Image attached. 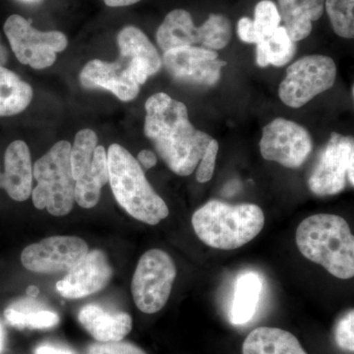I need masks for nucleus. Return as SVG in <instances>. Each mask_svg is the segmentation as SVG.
I'll list each match as a JSON object with an SVG mask.
<instances>
[{"instance_id": "obj_1", "label": "nucleus", "mask_w": 354, "mask_h": 354, "mask_svg": "<svg viewBox=\"0 0 354 354\" xmlns=\"http://www.w3.org/2000/svg\"><path fill=\"white\" fill-rule=\"evenodd\" d=\"M145 109L147 138L172 172L180 176H190L213 138L193 127L183 102L165 93L151 95Z\"/></svg>"}, {"instance_id": "obj_2", "label": "nucleus", "mask_w": 354, "mask_h": 354, "mask_svg": "<svg viewBox=\"0 0 354 354\" xmlns=\"http://www.w3.org/2000/svg\"><path fill=\"white\" fill-rule=\"evenodd\" d=\"M295 241L305 258L325 268L335 278L354 276V237L348 221L330 214H317L298 225Z\"/></svg>"}, {"instance_id": "obj_3", "label": "nucleus", "mask_w": 354, "mask_h": 354, "mask_svg": "<svg viewBox=\"0 0 354 354\" xmlns=\"http://www.w3.org/2000/svg\"><path fill=\"white\" fill-rule=\"evenodd\" d=\"M192 225L198 239L207 246L234 250L262 232L265 215L255 204L230 205L212 200L193 214Z\"/></svg>"}, {"instance_id": "obj_4", "label": "nucleus", "mask_w": 354, "mask_h": 354, "mask_svg": "<svg viewBox=\"0 0 354 354\" xmlns=\"http://www.w3.org/2000/svg\"><path fill=\"white\" fill-rule=\"evenodd\" d=\"M106 153L109 183L121 208L147 225H156L167 218V205L149 183L138 160L118 144L111 145Z\"/></svg>"}, {"instance_id": "obj_5", "label": "nucleus", "mask_w": 354, "mask_h": 354, "mask_svg": "<svg viewBox=\"0 0 354 354\" xmlns=\"http://www.w3.org/2000/svg\"><path fill=\"white\" fill-rule=\"evenodd\" d=\"M71 144L59 141L39 158L32 169L38 185L32 190L34 206L50 215H68L75 202V179L70 164Z\"/></svg>"}, {"instance_id": "obj_6", "label": "nucleus", "mask_w": 354, "mask_h": 354, "mask_svg": "<svg viewBox=\"0 0 354 354\" xmlns=\"http://www.w3.org/2000/svg\"><path fill=\"white\" fill-rule=\"evenodd\" d=\"M176 278V266L160 249L147 251L140 258L131 283L133 299L140 311L157 313L164 308Z\"/></svg>"}, {"instance_id": "obj_7", "label": "nucleus", "mask_w": 354, "mask_h": 354, "mask_svg": "<svg viewBox=\"0 0 354 354\" xmlns=\"http://www.w3.org/2000/svg\"><path fill=\"white\" fill-rule=\"evenodd\" d=\"M337 66L325 55H307L286 70V76L279 88V97L286 106L299 109L316 95L334 86Z\"/></svg>"}, {"instance_id": "obj_8", "label": "nucleus", "mask_w": 354, "mask_h": 354, "mask_svg": "<svg viewBox=\"0 0 354 354\" xmlns=\"http://www.w3.org/2000/svg\"><path fill=\"white\" fill-rule=\"evenodd\" d=\"M9 44L21 64L44 69L57 60V53L67 48L68 41L62 32H41L20 15H11L4 24Z\"/></svg>"}, {"instance_id": "obj_9", "label": "nucleus", "mask_w": 354, "mask_h": 354, "mask_svg": "<svg viewBox=\"0 0 354 354\" xmlns=\"http://www.w3.org/2000/svg\"><path fill=\"white\" fill-rule=\"evenodd\" d=\"M348 181L353 187V137L333 132L309 177V189L317 196H332L344 191Z\"/></svg>"}, {"instance_id": "obj_10", "label": "nucleus", "mask_w": 354, "mask_h": 354, "mask_svg": "<svg viewBox=\"0 0 354 354\" xmlns=\"http://www.w3.org/2000/svg\"><path fill=\"white\" fill-rule=\"evenodd\" d=\"M313 150L309 132L298 123L276 118L266 125L260 141L262 157L288 169H297Z\"/></svg>"}, {"instance_id": "obj_11", "label": "nucleus", "mask_w": 354, "mask_h": 354, "mask_svg": "<svg viewBox=\"0 0 354 354\" xmlns=\"http://www.w3.org/2000/svg\"><path fill=\"white\" fill-rule=\"evenodd\" d=\"M162 64L179 82L211 87L220 80L227 62L218 59L215 50L199 46H181L165 51Z\"/></svg>"}, {"instance_id": "obj_12", "label": "nucleus", "mask_w": 354, "mask_h": 354, "mask_svg": "<svg viewBox=\"0 0 354 354\" xmlns=\"http://www.w3.org/2000/svg\"><path fill=\"white\" fill-rule=\"evenodd\" d=\"M87 243L76 236H51L26 247L21 261L35 272L69 271L87 255Z\"/></svg>"}, {"instance_id": "obj_13", "label": "nucleus", "mask_w": 354, "mask_h": 354, "mask_svg": "<svg viewBox=\"0 0 354 354\" xmlns=\"http://www.w3.org/2000/svg\"><path fill=\"white\" fill-rule=\"evenodd\" d=\"M80 83L88 90H108L122 102L134 100L142 85L138 74L129 60L120 55L114 62L100 59L88 62L81 70Z\"/></svg>"}, {"instance_id": "obj_14", "label": "nucleus", "mask_w": 354, "mask_h": 354, "mask_svg": "<svg viewBox=\"0 0 354 354\" xmlns=\"http://www.w3.org/2000/svg\"><path fill=\"white\" fill-rule=\"evenodd\" d=\"M111 277L113 269L106 254L93 250L57 281V290L62 297L78 299L99 292L108 286Z\"/></svg>"}, {"instance_id": "obj_15", "label": "nucleus", "mask_w": 354, "mask_h": 354, "mask_svg": "<svg viewBox=\"0 0 354 354\" xmlns=\"http://www.w3.org/2000/svg\"><path fill=\"white\" fill-rule=\"evenodd\" d=\"M31 153L25 142L17 140L6 149L4 174L0 172V188L13 200L26 201L32 194Z\"/></svg>"}, {"instance_id": "obj_16", "label": "nucleus", "mask_w": 354, "mask_h": 354, "mask_svg": "<svg viewBox=\"0 0 354 354\" xmlns=\"http://www.w3.org/2000/svg\"><path fill=\"white\" fill-rule=\"evenodd\" d=\"M79 322L95 341L120 342L132 330L131 316L111 311L97 304H88L79 311Z\"/></svg>"}, {"instance_id": "obj_17", "label": "nucleus", "mask_w": 354, "mask_h": 354, "mask_svg": "<svg viewBox=\"0 0 354 354\" xmlns=\"http://www.w3.org/2000/svg\"><path fill=\"white\" fill-rule=\"evenodd\" d=\"M118 44L120 55L130 60L144 82L162 68V60L157 48L138 28H123L118 34Z\"/></svg>"}, {"instance_id": "obj_18", "label": "nucleus", "mask_w": 354, "mask_h": 354, "mask_svg": "<svg viewBox=\"0 0 354 354\" xmlns=\"http://www.w3.org/2000/svg\"><path fill=\"white\" fill-rule=\"evenodd\" d=\"M203 39L202 26L196 27L191 14L183 9H176L167 14L157 32L158 44L164 53L181 46L202 44Z\"/></svg>"}, {"instance_id": "obj_19", "label": "nucleus", "mask_w": 354, "mask_h": 354, "mask_svg": "<svg viewBox=\"0 0 354 354\" xmlns=\"http://www.w3.org/2000/svg\"><path fill=\"white\" fill-rule=\"evenodd\" d=\"M279 15L293 41L306 39L312 32V22L323 15L325 0H279Z\"/></svg>"}, {"instance_id": "obj_20", "label": "nucleus", "mask_w": 354, "mask_h": 354, "mask_svg": "<svg viewBox=\"0 0 354 354\" xmlns=\"http://www.w3.org/2000/svg\"><path fill=\"white\" fill-rule=\"evenodd\" d=\"M242 354H307L291 333L279 328L253 330L242 346Z\"/></svg>"}, {"instance_id": "obj_21", "label": "nucleus", "mask_w": 354, "mask_h": 354, "mask_svg": "<svg viewBox=\"0 0 354 354\" xmlns=\"http://www.w3.org/2000/svg\"><path fill=\"white\" fill-rule=\"evenodd\" d=\"M108 153L102 146L95 148L88 171L75 181V201L84 209L94 208L101 198L102 186L109 183Z\"/></svg>"}, {"instance_id": "obj_22", "label": "nucleus", "mask_w": 354, "mask_h": 354, "mask_svg": "<svg viewBox=\"0 0 354 354\" xmlns=\"http://www.w3.org/2000/svg\"><path fill=\"white\" fill-rule=\"evenodd\" d=\"M262 281L259 274L247 272L241 274L234 286L230 309V321L234 325H244L253 318L259 302Z\"/></svg>"}, {"instance_id": "obj_23", "label": "nucleus", "mask_w": 354, "mask_h": 354, "mask_svg": "<svg viewBox=\"0 0 354 354\" xmlns=\"http://www.w3.org/2000/svg\"><path fill=\"white\" fill-rule=\"evenodd\" d=\"M32 88L10 70L0 66V116L22 113L31 104Z\"/></svg>"}, {"instance_id": "obj_24", "label": "nucleus", "mask_w": 354, "mask_h": 354, "mask_svg": "<svg viewBox=\"0 0 354 354\" xmlns=\"http://www.w3.org/2000/svg\"><path fill=\"white\" fill-rule=\"evenodd\" d=\"M7 323L17 329H50L59 323V317L55 312L43 309L41 305L30 300L15 302L4 311Z\"/></svg>"}, {"instance_id": "obj_25", "label": "nucleus", "mask_w": 354, "mask_h": 354, "mask_svg": "<svg viewBox=\"0 0 354 354\" xmlns=\"http://www.w3.org/2000/svg\"><path fill=\"white\" fill-rule=\"evenodd\" d=\"M297 53V43L288 36L286 28L279 26L269 38L257 44L256 62L260 67L285 66L292 59Z\"/></svg>"}, {"instance_id": "obj_26", "label": "nucleus", "mask_w": 354, "mask_h": 354, "mask_svg": "<svg viewBox=\"0 0 354 354\" xmlns=\"http://www.w3.org/2000/svg\"><path fill=\"white\" fill-rule=\"evenodd\" d=\"M97 147V136L93 130L83 129L77 133L70 151L72 176L75 181L88 171Z\"/></svg>"}, {"instance_id": "obj_27", "label": "nucleus", "mask_w": 354, "mask_h": 354, "mask_svg": "<svg viewBox=\"0 0 354 354\" xmlns=\"http://www.w3.org/2000/svg\"><path fill=\"white\" fill-rule=\"evenodd\" d=\"M326 10L333 29L342 38L354 36V0H326Z\"/></svg>"}, {"instance_id": "obj_28", "label": "nucleus", "mask_w": 354, "mask_h": 354, "mask_svg": "<svg viewBox=\"0 0 354 354\" xmlns=\"http://www.w3.org/2000/svg\"><path fill=\"white\" fill-rule=\"evenodd\" d=\"M202 28L204 32L202 48L207 50H223L232 39L230 21L221 14H211Z\"/></svg>"}, {"instance_id": "obj_29", "label": "nucleus", "mask_w": 354, "mask_h": 354, "mask_svg": "<svg viewBox=\"0 0 354 354\" xmlns=\"http://www.w3.org/2000/svg\"><path fill=\"white\" fill-rule=\"evenodd\" d=\"M278 7L271 0H262L255 7L254 26L263 39L269 38L281 24Z\"/></svg>"}, {"instance_id": "obj_30", "label": "nucleus", "mask_w": 354, "mask_h": 354, "mask_svg": "<svg viewBox=\"0 0 354 354\" xmlns=\"http://www.w3.org/2000/svg\"><path fill=\"white\" fill-rule=\"evenodd\" d=\"M335 339L337 346L344 351H354V311L351 309L339 319L335 329Z\"/></svg>"}, {"instance_id": "obj_31", "label": "nucleus", "mask_w": 354, "mask_h": 354, "mask_svg": "<svg viewBox=\"0 0 354 354\" xmlns=\"http://www.w3.org/2000/svg\"><path fill=\"white\" fill-rule=\"evenodd\" d=\"M218 152V143L216 140L213 139L208 147H207L206 152L200 160L198 165L196 172V178L198 183H206L211 180L212 177L215 172L216 156Z\"/></svg>"}, {"instance_id": "obj_32", "label": "nucleus", "mask_w": 354, "mask_h": 354, "mask_svg": "<svg viewBox=\"0 0 354 354\" xmlns=\"http://www.w3.org/2000/svg\"><path fill=\"white\" fill-rule=\"evenodd\" d=\"M87 354H147L143 349L127 342H95L88 346Z\"/></svg>"}, {"instance_id": "obj_33", "label": "nucleus", "mask_w": 354, "mask_h": 354, "mask_svg": "<svg viewBox=\"0 0 354 354\" xmlns=\"http://www.w3.org/2000/svg\"><path fill=\"white\" fill-rule=\"evenodd\" d=\"M237 34H239V39L247 44H257L264 39L260 36L259 32L256 31L253 20H251L250 18L248 17L241 18V19L239 21V24H237Z\"/></svg>"}, {"instance_id": "obj_34", "label": "nucleus", "mask_w": 354, "mask_h": 354, "mask_svg": "<svg viewBox=\"0 0 354 354\" xmlns=\"http://www.w3.org/2000/svg\"><path fill=\"white\" fill-rule=\"evenodd\" d=\"M35 354H76L72 349L55 344H41L35 349Z\"/></svg>"}, {"instance_id": "obj_35", "label": "nucleus", "mask_w": 354, "mask_h": 354, "mask_svg": "<svg viewBox=\"0 0 354 354\" xmlns=\"http://www.w3.org/2000/svg\"><path fill=\"white\" fill-rule=\"evenodd\" d=\"M138 162L145 169H150L158 162L157 156L150 150H143L138 153Z\"/></svg>"}, {"instance_id": "obj_36", "label": "nucleus", "mask_w": 354, "mask_h": 354, "mask_svg": "<svg viewBox=\"0 0 354 354\" xmlns=\"http://www.w3.org/2000/svg\"><path fill=\"white\" fill-rule=\"evenodd\" d=\"M104 3L111 7H123L129 6L137 3L141 0H104Z\"/></svg>"}, {"instance_id": "obj_37", "label": "nucleus", "mask_w": 354, "mask_h": 354, "mask_svg": "<svg viewBox=\"0 0 354 354\" xmlns=\"http://www.w3.org/2000/svg\"><path fill=\"white\" fill-rule=\"evenodd\" d=\"M7 58H8V53L2 44H0V66L3 67L6 64Z\"/></svg>"}, {"instance_id": "obj_38", "label": "nucleus", "mask_w": 354, "mask_h": 354, "mask_svg": "<svg viewBox=\"0 0 354 354\" xmlns=\"http://www.w3.org/2000/svg\"><path fill=\"white\" fill-rule=\"evenodd\" d=\"M4 346H6V332H4L3 326L0 323V354L3 353Z\"/></svg>"}, {"instance_id": "obj_39", "label": "nucleus", "mask_w": 354, "mask_h": 354, "mask_svg": "<svg viewBox=\"0 0 354 354\" xmlns=\"http://www.w3.org/2000/svg\"><path fill=\"white\" fill-rule=\"evenodd\" d=\"M27 293L29 297H36L39 295V290L36 286H29L27 290Z\"/></svg>"}, {"instance_id": "obj_40", "label": "nucleus", "mask_w": 354, "mask_h": 354, "mask_svg": "<svg viewBox=\"0 0 354 354\" xmlns=\"http://www.w3.org/2000/svg\"><path fill=\"white\" fill-rule=\"evenodd\" d=\"M20 1L28 2V3H39L41 0H20Z\"/></svg>"}, {"instance_id": "obj_41", "label": "nucleus", "mask_w": 354, "mask_h": 354, "mask_svg": "<svg viewBox=\"0 0 354 354\" xmlns=\"http://www.w3.org/2000/svg\"><path fill=\"white\" fill-rule=\"evenodd\" d=\"M41 1H44V0H41Z\"/></svg>"}]
</instances>
